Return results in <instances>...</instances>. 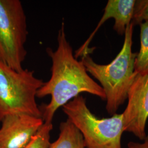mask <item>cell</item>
<instances>
[{"label":"cell","mask_w":148,"mask_h":148,"mask_svg":"<svg viewBox=\"0 0 148 148\" xmlns=\"http://www.w3.org/2000/svg\"><path fill=\"white\" fill-rule=\"evenodd\" d=\"M128 148H148V134L143 143L130 142L128 144Z\"/></svg>","instance_id":"obj_13"},{"label":"cell","mask_w":148,"mask_h":148,"mask_svg":"<svg viewBox=\"0 0 148 148\" xmlns=\"http://www.w3.org/2000/svg\"><path fill=\"white\" fill-rule=\"evenodd\" d=\"M28 34L21 1L0 0V62L16 71H22L27 56Z\"/></svg>","instance_id":"obj_5"},{"label":"cell","mask_w":148,"mask_h":148,"mask_svg":"<svg viewBox=\"0 0 148 148\" xmlns=\"http://www.w3.org/2000/svg\"><path fill=\"white\" fill-rule=\"evenodd\" d=\"M59 130L58 138L48 148H87L81 133L69 119L61 122Z\"/></svg>","instance_id":"obj_9"},{"label":"cell","mask_w":148,"mask_h":148,"mask_svg":"<svg viewBox=\"0 0 148 148\" xmlns=\"http://www.w3.org/2000/svg\"><path fill=\"white\" fill-rule=\"evenodd\" d=\"M134 25L127 27L120 52L108 64L97 63L90 54L81 61L87 71L100 83L106 96V109L110 115L116 114L127 98V95L135 75V62L137 53H133L132 36Z\"/></svg>","instance_id":"obj_2"},{"label":"cell","mask_w":148,"mask_h":148,"mask_svg":"<svg viewBox=\"0 0 148 148\" xmlns=\"http://www.w3.org/2000/svg\"><path fill=\"white\" fill-rule=\"evenodd\" d=\"M140 27V48L135 62V71H148V21L143 22Z\"/></svg>","instance_id":"obj_10"},{"label":"cell","mask_w":148,"mask_h":148,"mask_svg":"<svg viewBox=\"0 0 148 148\" xmlns=\"http://www.w3.org/2000/svg\"><path fill=\"white\" fill-rule=\"evenodd\" d=\"M136 1L134 0H109L104 14L95 30L80 47L75 51L76 58L90 54L93 51L89 48L92 40L101 26L110 18H114V29L120 35H125L127 27L131 23Z\"/></svg>","instance_id":"obj_8"},{"label":"cell","mask_w":148,"mask_h":148,"mask_svg":"<svg viewBox=\"0 0 148 148\" xmlns=\"http://www.w3.org/2000/svg\"><path fill=\"white\" fill-rule=\"evenodd\" d=\"M127 99L126 108L122 113L123 131L144 140L147 136L145 127L148 119V71H135Z\"/></svg>","instance_id":"obj_6"},{"label":"cell","mask_w":148,"mask_h":148,"mask_svg":"<svg viewBox=\"0 0 148 148\" xmlns=\"http://www.w3.org/2000/svg\"><path fill=\"white\" fill-rule=\"evenodd\" d=\"M0 148H25L42 127L41 117L12 115L1 122Z\"/></svg>","instance_id":"obj_7"},{"label":"cell","mask_w":148,"mask_h":148,"mask_svg":"<svg viewBox=\"0 0 148 148\" xmlns=\"http://www.w3.org/2000/svg\"><path fill=\"white\" fill-rule=\"evenodd\" d=\"M148 21V0L136 1L132 23L134 25Z\"/></svg>","instance_id":"obj_12"},{"label":"cell","mask_w":148,"mask_h":148,"mask_svg":"<svg viewBox=\"0 0 148 148\" xmlns=\"http://www.w3.org/2000/svg\"><path fill=\"white\" fill-rule=\"evenodd\" d=\"M43 83L33 70L18 71L0 62V122L12 115L41 117L36 99L37 90Z\"/></svg>","instance_id":"obj_3"},{"label":"cell","mask_w":148,"mask_h":148,"mask_svg":"<svg viewBox=\"0 0 148 148\" xmlns=\"http://www.w3.org/2000/svg\"><path fill=\"white\" fill-rule=\"evenodd\" d=\"M52 129V123L44 122L32 141L25 148H49L51 144V132Z\"/></svg>","instance_id":"obj_11"},{"label":"cell","mask_w":148,"mask_h":148,"mask_svg":"<svg viewBox=\"0 0 148 148\" xmlns=\"http://www.w3.org/2000/svg\"><path fill=\"white\" fill-rule=\"evenodd\" d=\"M58 46L54 51L48 48L46 52L52 60L51 76L37 90L36 97L51 96L47 104L40 106L44 122L52 123L55 114L82 93H88L106 101L101 85L93 79L84 64L75 58L73 49L67 39L63 22L57 36Z\"/></svg>","instance_id":"obj_1"},{"label":"cell","mask_w":148,"mask_h":148,"mask_svg":"<svg viewBox=\"0 0 148 148\" xmlns=\"http://www.w3.org/2000/svg\"><path fill=\"white\" fill-rule=\"evenodd\" d=\"M64 114L81 133L87 148H122V114L100 119L93 114L82 95L62 107Z\"/></svg>","instance_id":"obj_4"}]
</instances>
